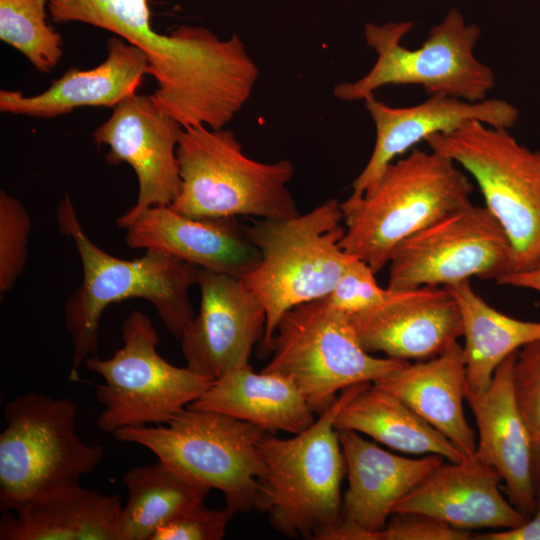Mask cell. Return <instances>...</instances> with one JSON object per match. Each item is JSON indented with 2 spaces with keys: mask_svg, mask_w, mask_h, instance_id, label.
<instances>
[{
  "mask_svg": "<svg viewBox=\"0 0 540 540\" xmlns=\"http://www.w3.org/2000/svg\"><path fill=\"white\" fill-rule=\"evenodd\" d=\"M56 217L60 232L75 245L83 273L64 309L73 347L70 380H77L81 364L96 355L100 319L113 303L130 298L147 300L167 330L181 338L195 317L189 290L197 284L201 268L155 250H146L133 260L105 252L83 230L68 193L60 201Z\"/></svg>",
  "mask_w": 540,
  "mask_h": 540,
  "instance_id": "6da1fadb",
  "label": "cell"
},
{
  "mask_svg": "<svg viewBox=\"0 0 540 540\" xmlns=\"http://www.w3.org/2000/svg\"><path fill=\"white\" fill-rule=\"evenodd\" d=\"M473 190L453 160L413 148L390 163L369 192L350 195L340 204L345 226L341 247L378 273L402 241L471 203Z\"/></svg>",
  "mask_w": 540,
  "mask_h": 540,
  "instance_id": "7a4b0ae2",
  "label": "cell"
},
{
  "mask_svg": "<svg viewBox=\"0 0 540 540\" xmlns=\"http://www.w3.org/2000/svg\"><path fill=\"white\" fill-rule=\"evenodd\" d=\"M340 204L331 198L305 214L261 219L247 227L260 259L241 281L266 312L262 355L270 354L281 317L295 306L326 297L355 257L340 244L345 232Z\"/></svg>",
  "mask_w": 540,
  "mask_h": 540,
  "instance_id": "3957f363",
  "label": "cell"
},
{
  "mask_svg": "<svg viewBox=\"0 0 540 540\" xmlns=\"http://www.w3.org/2000/svg\"><path fill=\"white\" fill-rule=\"evenodd\" d=\"M351 388L303 432L287 439L267 432L260 441L264 472L255 508L286 537L318 540L341 521L346 465L334 422Z\"/></svg>",
  "mask_w": 540,
  "mask_h": 540,
  "instance_id": "277c9868",
  "label": "cell"
},
{
  "mask_svg": "<svg viewBox=\"0 0 540 540\" xmlns=\"http://www.w3.org/2000/svg\"><path fill=\"white\" fill-rule=\"evenodd\" d=\"M177 157L181 188L170 207L178 213L193 218L272 220L299 214L288 187L294 164L288 159L267 163L248 157L231 130L185 127Z\"/></svg>",
  "mask_w": 540,
  "mask_h": 540,
  "instance_id": "5b68a950",
  "label": "cell"
},
{
  "mask_svg": "<svg viewBox=\"0 0 540 540\" xmlns=\"http://www.w3.org/2000/svg\"><path fill=\"white\" fill-rule=\"evenodd\" d=\"M78 403L30 391L4 406L0 433V510L80 484L102 462L104 449L76 432Z\"/></svg>",
  "mask_w": 540,
  "mask_h": 540,
  "instance_id": "8992f818",
  "label": "cell"
},
{
  "mask_svg": "<svg viewBox=\"0 0 540 540\" xmlns=\"http://www.w3.org/2000/svg\"><path fill=\"white\" fill-rule=\"evenodd\" d=\"M414 22L367 23L366 44L377 59L364 76L333 88L334 96L346 102L363 101L386 85H418L430 96L444 94L470 102L487 99L495 86V74L474 53L480 28L468 24L456 8L434 25L418 48L402 44Z\"/></svg>",
  "mask_w": 540,
  "mask_h": 540,
  "instance_id": "52a82bcc",
  "label": "cell"
},
{
  "mask_svg": "<svg viewBox=\"0 0 540 540\" xmlns=\"http://www.w3.org/2000/svg\"><path fill=\"white\" fill-rule=\"evenodd\" d=\"M267 432L231 416L187 406L162 425L123 427L116 440L135 443L190 482L223 493L226 506L255 508L264 472L260 441Z\"/></svg>",
  "mask_w": 540,
  "mask_h": 540,
  "instance_id": "ba28073f",
  "label": "cell"
},
{
  "mask_svg": "<svg viewBox=\"0 0 540 540\" xmlns=\"http://www.w3.org/2000/svg\"><path fill=\"white\" fill-rule=\"evenodd\" d=\"M433 150L475 181L513 251V271L540 262V149L520 144L507 128L470 121L429 136Z\"/></svg>",
  "mask_w": 540,
  "mask_h": 540,
  "instance_id": "9c48e42d",
  "label": "cell"
},
{
  "mask_svg": "<svg viewBox=\"0 0 540 540\" xmlns=\"http://www.w3.org/2000/svg\"><path fill=\"white\" fill-rule=\"evenodd\" d=\"M272 358L262 371L291 380L315 413H323L337 393L374 383L409 361L378 358L361 345L351 316L317 299L288 310L272 339Z\"/></svg>",
  "mask_w": 540,
  "mask_h": 540,
  "instance_id": "30bf717a",
  "label": "cell"
},
{
  "mask_svg": "<svg viewBox=\"0 0 540 540\" xmlns=\"http://www.w3.org/2000/svg\"><path fill=\"white\" fill-rule=\"evenodd\" d=\"M121 332L123 345L112 357L92 355L85 361L104 380L96 385V398L104 407L97 425L105 433L166 424L214 381L166 361L157 350V330L143 312L133 310Z\"/></svg>",
  "mask_w": 540,
  "mask_h": 540,
  "instance_id": "8fae6325",
  "label": "cell"
},
{
  "mask_svg": "<svg viewBox=\"0 0 540 540\" xmlns=\"http://www.w3.org/2000/svg\"><path fill=\"white\" fill-rule=\"evenodd\" d=\"M387 265L393 291L448 287L472 277L497 283L513 271V251L491 212L471 202L406 238Z\"/></svg>",
  "mask_w": 540,
  "mask_h": 540,
  "instance_id": "7c38bea8",
  "label": "cell"
},
{
  "mask_svg": "<svg viewBox=\"0 0 540 540\" xmlns=\"http://www.w3.org/2000/svg\"><path fill=\"white\" fill-rule=\"evenodd\" d=\"M183 129L153 94H134L117 104L92 133L95 144L108 147L110 165L127 163L137 177V200L116 220L121 228L144 210L170 206L176 200L181 188L177 147Z\"/></svg>",
  "mask_w": 540,
  "mask_h": 540,
  "instance_id": "4fadbf2b",
  "label": "cell"
},
{
  "mask_svg": "<svg viewBox=\"0 0 540 540\" xmlns=\"http://www.w3.org/2000/svg\"><path fill=\"white\" fill-rule=\"evenodd\" d=\"M199 312L180 340L186 366L215 380L225 373L249 366L266 326V312L241 279L200 269Z\"/></svg>",
  "mask_w": 540,
  "mask_h": 540,
  "instance_id": "5bb4252c",
  "label": "cell"
},
{
  "mask_svg": "<svg viewBox=\"0 0 540 540\" xmlns=\"http://www.w3.org/2000/svg\"><path fill=\"white\" fill-rule=\"evenodd\" d=\"M348 486L342 497L341 521L318 540H373L397 503L443 463L427 454L409 458L390 453L358 432L338 430Z\"/></svg>",
  "mask_w": 540,
  "mask_h": 540,
  "instance_id": "9a60e30c",
  "label": "cell"
},
{
  "mask_svg": "<svg viewBox=\"0 0 540 540\" xmlns=\"http://www.w3.org/2000/svg\"><path fill=\"white\" fill-rule=\"evenodd\" d=\"M363 101L376 138L368 162L352 182L351 196L369 192L390 163L431 135L450 132L470 121L510 129L519 118V110L502 99L470 102L434 94L414 106L392 107L371 94Z\"/></svg>",
  "mask_w": 540,
  "mask_h": 540,
  "instance_id": "2e32d148",
  "label": "cell"
},
{
  "mask_svg": "<svg viewBox=\"0 0 540 540\" xmlns=\"http://www.w3.org/2000/svg\"><path fill=\"white\" fill-rule=\"evenodd\" d=\"M363 348L398 360H427L462 337L458 304L446 287L394 291L383 304L351 317Z\"/></svg>",
  "mask_w": 540,
  "mask_h": 540,
  "instance_id": "e0dca14e",
  "label": "cell"
},
{
  "mask_svg": "<svg viewBox=\"0 0 540 540\" xmlns=\"http://www.w3.org/2000/svg\"><path fill=\"white\" fill-rule=\"evenodd\" d=\"M133 249L167 253L208 271L241 279L259 261L260 252L237 217L193 218L170 206L150 207L126 228Z\"/></svg>",
  "mask_w": 540,
  "mask_h": 540,
  "instance_id": "ac0fdd59",
  "label": "cell"
},
{
  "mask_svg": "<svg viewBox=\"0 0 540 540\" xmlns=\"http://www.w3.org/2000/svg\"><path fill=\"white\" fill-rule=\"evenodd\" d=\"M501 475L475 457L442 463L395 506L394 513H421L456 528L508 529L527 518L499 489Z\"/></svg>",
  "mask_w": 540,
  "mask_h": 540,
  "instance_id": "d6986e66",
  "label": "cell"
},
{
  "mask_svg": "<svg viewBox=\"0 0 540 540\" xmlns=\"http://www.w3.org/2000/svg\"><path fill=\"white\" fill-rule=\"evenodd\" d=\"M516 353L497 367L484 392L474 393L465 386V400L479 432L473 457L501 475L511 503L528 518L537 502L530 473L533 437L514 394Z\"/></svg>",
  "mask_w": 540,
  "mask_h": 540,
  "instance_id": "ffe728a7",
  "label": "cell"
},
{
  "mask_svg": "<svg viewBox=\"0 0 540 540\" xmlns=\"http://www.w3.org/2000/svg\"><path fill=\"white\" fill-rule=\"evenodd\" d=\"M150 64L142 50L114 35L107 41V56L98 66L68 69L43 92L26 96L21 91L1 90L0 111L36 118H54L85 107L114 108L136 94Z\"/></svg>",
  "mask_w": 540,
  "mask_h": 540,
  "instance_id": "44dd1931",
  "label": "cell"
},
{
  "mask_svg": "<svg viewBox=\"0 0 540 540\" xmlns=\"http://www.w3.org/2000/svg\"><path fill=\"white\" fill-rule=\"evenodd\" d=\"M392 393L446 436L466 457L476 450L474 430L465 418V364L455 342L439 355L403 367L374 382Z\"/></svg>",
  "mask_w": 540,
  "mask_h": 540,
  "instance_id": "7402d4cb",
  "label": "cell"
},
{
  "mask_svg": "<svg viewBox=\"0 0 540 540\" xmlns=\"http://www.w3.org/2000/svg\"><path fill=\"white\" fill-rule=\"evenodd\" d=\"M118 494L80 484L2 511L0 540H118Z\"/></svg>",
  "mask_w": 540,
  "mask_h": 540,
  "instance_id": "603a6c76",
  "label": "cell"
},
{
  "mask_svg": "<svg viewBox=\"0 0 540 540\" xmlns=\"http://www.w3.org/2000/svg\"><path fill=\"white\" fill-rule=\"evenodd\" d=\"M189 407L222 413L272 434L303 432L314 423L316 414L291 380L256 373L250 365L215 379Z\"/></svg>",
  "mask_w": 540,
  "mask_h": 540,
  "instance_id": "cb8c5ba5",
  "label": "cell"
},
{
  "mask_svg": "<svg viewBox=\"0 0 540 540\" xmlns=\"http://www.w3.org/2000/svg\"><path fill=\"white\" fill-rule=\"evenodd\" d=\"M337 430L363 433L400 452L467 459L441 432L402 400L374 383L353 385L335 418Z\"/></svg>",
  "mask_w": 540,
  "mask_h": 540,
  "instance_id": "d4e9b609",
  "label": "cell"
},
{
  "mask_svg": "<svg viewBox=\"0 0 540 540\" xmlns=\"http://www.w3.org/2000/svg\"><path fill=\"white\" fill-rule=\"evenodd\" d=\"M462 319L466 389L484 392L497 367L526 344L540 339V321L520 320L490 306L470 281L446 287Z\"/></svg>",
  "mask_w": 540,
  "mask_h": 540,
  "instance_id": "484cf974",
  "label": "cell"
},
{
  "mask_svg": "<svg viewBox=\"0 0 540 540\" xmlns=\"http://www.w3.org/2000/svg\"><path fill=\"white\" fill-rule=\"evenodd\" d=\"M122 483L128 499L120 512L118 540H151L161 527L203 502L210 491L159 459L127 470Z\"/></svg>",
  "mask_w": 540,
  "mask_h": 540,
  "instance_id": "4316f807",
  "label": "cell"
},
{
  "mask_svg": "<svg viewBox=\"0 0 540 540\" xmlns=\"http://www.w3.org/2000/svg\"><path fill=\"white\" fill-rule=\"evenodd\" d=\"M48 0H0V39L34 68L49 73L61 60V35L47 21Z\"/></svg>",
  "mask_w": 540,
  "mask_h": 540,
  "instance_id": "83f0119b",
  "label": "cell"
},
{
  "mask_svg": "<svg viewBox=\"0 0 540 540\" xmlns=\"http://www.w3.org/2000/svg\"><path fill=\"white\" fill-rule=\"evenodd\" d=\"M31 218L20 200L0 191V293L11 291L28 258Z\"/></svg>",
  "mask_w": 540,
  "mask_h": 540,
  "instance_id": "f1b7e54d",
  "label": "cell"
},
{
  "mask_svg": "<svg viewBox=\"0 0 540 540\" xmlns=\"http://www.w3.org/2000/svg\"><path fill=\"white\" fill-rule=\"evenodd\" d=\"M375 274L366 262L354 257L323 299L331 308L351 317L381 305L394 291L380 287Z\"/></svg>",
  "mask_w": 540,
  "mask_h": 540,
  "instance_id": "f546056e",
  "label": "cell"
},
{
  "mask_svg": "<svg viewBox=\"0 0 540 540\" xmlns=\"http://www.w3.org/2000/svg\"><path fill=\"white\" fill-rule=\"evenodd\" d=\"M54 22H81L110 31L121 20L150 12L148 0H48Z\"/></svg>",
  "mask_w": 540,
  "mask_h": 540,
  "instance_id": "4dcf8cb0",
  "label": "cell"
},
{
  "mask_svg": "<svg viewBox=\"0 0 540 540\" xmlns=\"http://www.w3.org/2000/svg\"><path fill=\"white\" fill-rule=\"evenodd\" d=\"M513 388L519 409L533 439L540 437V339L516 353Z\"/></svg>",
  "mask_w": 540,
  "mask_h": 540,
  "instance_id": "1f68e13d",
  "label": "cell"
},
{
  "mask_svg": "<svg viewBox=\"0 0 540 540\" xmlns=\"http://www.w3.org/2000/svg\"><path fill=\"white\" fill-rule=\"evenodd\" d=\"M234 514L226 505L212 509L203 501L161 527L151 540H221Z\"/></svg>",
  "mask_w": 540,
  "mask_h": 540,
  "instance_id": "d6a6232c",
  "label": "cell"
},
{
  "mask_svg": "<svg viewBox=\"0 0 540 540\" xmlns=\"http://www.w3.org/2000/svg\"><path fill=\"white\" fill-rule=\"evenodd\" d=\"M474 535L432 516L394 513L373 540H470Z\"/></svg>",
  "mask_w": 540,
  "mask_h": 540,
  "instance_id": "836d02e7",
  "label": "cell"
},
{
  "mask_svg": "<svg viewBox=\"0 0 540 540\" xmlns=\"http://www.w3.org/2000/svg\"><path fill=\"white\" fill-rule=\"evenodd\" d=\"M478 540H540V501L533 513L520 525L492 532L475 534Z\"/></svg>",
  "mask_w": 540,
  "mask_h": 540,
  "instance_id": "e575fe53",
  "label": "cell"
},
{
  "mask_svg": "<svg viewBox=\"0 0 540 540\" xmlns=\"http://www.w3.org/2000/svg\"><path fill=\"white\" fill-rule=\"evenodd\" d=\"M497 284L530 289L540 293V262L527 270L507 274Z\"/></svg>",
  "mask_w": 540,
  "mask_h": 540,
  "instance_id": "d590c367",
  "label": "cell"
},
{
  "mask_svg": "<svg viewBox=\"0 0 540 540\" xmlns=\"http://www.w3.org/2000/svg\"><path fill=\"white\" fill-rule=\"evenodd\" d=\"M530 473L533 493L540 501V437L533 439Z\"/></svg>",
  "mask_w": 540,
  "mask_h": 540,
  "instance_id": "8d00e7d4",
  "label": "cell"
}]
</instances>
